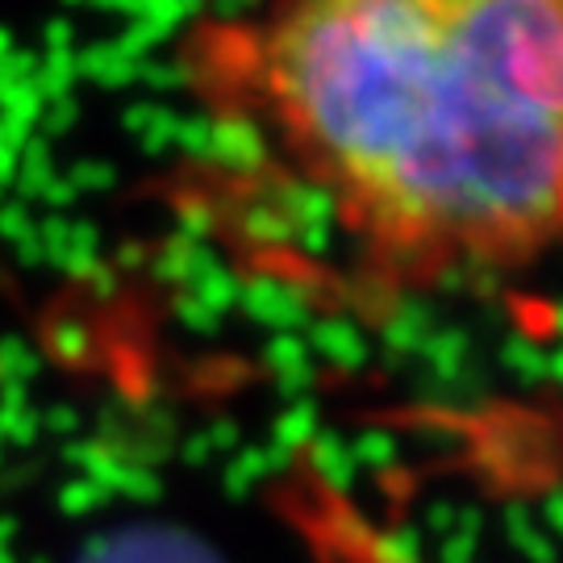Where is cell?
Listing matches in <instances>:
<instances>
[{"instance_id": "cell-1", "label": "cell", "mask_w": 563, "mask_h": 563, "mask_svg": "<svg viewBox=\"0 0 563 563\" xmlns=\"http://www.w3.org/2000/svg\"><path fill=\"white\" fill-rule=\"evenodd\" d=\"M263 71L388 251L505 263L563 234V0H292Z\"/></svg>"}]
</instances>
